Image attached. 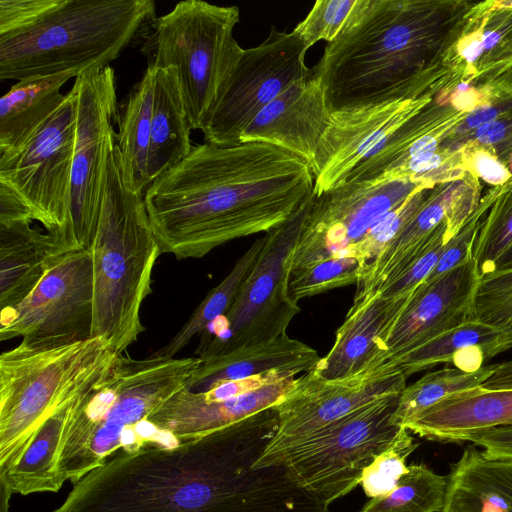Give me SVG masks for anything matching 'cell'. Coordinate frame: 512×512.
I'll list each match as a JSON object with an SVG mask.
<instances>
[{
	"label": "cell",
	"mask_w": 512,
	"mask_h": 512,
	"mask_svg": "<svg viewBox=\"0 0 512 512\" xmlns=\"http://www.w3.org/2000/svg\"><path fill=\"white\" fill-rule=\"evenodd\" d=\"M278 423L274 406L173 448L120 451L52 512H329L285 466L254 468Z\"/></svg>",
	"instance_id": "1"
},
{
	"label": "cell",
	"mask_w": 512,
	"mask_h": 512,
	"mask_svg": "<svg viewBox=\"0 0 512 512\" xmlns=\"http://www.w3.org/2000/svg\"><path fill=\"white\" fill-rule=\"evenodd\" d=\"M311 167L275 146L199 144L144 193L161 254L202 258L287 221L314 190Z\"/></svg>",
	"instance_id": "2"
},
{
	"label": "cell",
	"mask_w": 512,
	"mask_h": 512,
	"mask_svg": "<svg viewBox=\"0 0 512 512\" xmlns=\"http://www.w3.org/2000/svg\"><path fill=\"white\" fill-rule=\"evenodd\" d=\"M475 2L357 0L314 73L331 113L436 95L442 61Z\"/></svg>",
	"instance_id": "3"
},
{
	"label": "cell",
	"mask_w": 512,
	"mask_h": 512,
	"mask_svg": "<svg viewBox=\"0 0 512 512\" xmlns=\"http://www.w3.org/2000/svg\"><path fill=\"white\" fill-rule=\"evenodd\" d=\"M156 19L152 0H0V79L102 70Z\"/></svg>",
	"instance_id": "4"
},
{
	"label": "cell",
	"mask_w": 512,
	"mask_h": 512,
	"mask_svg": "<svg viewBox=\"0 0 512 512\" xmlns=\"http://www.w3.org/2000/svg\"><path fill=\"white\" fill-rule=\"evenodd\" d=\"M198 357L134 359L118 354L72 403L61 442L60 481L74 484L118 451L148 446L173 448L181 442L148 418L186 383Z\"/></svg>",
	"instance_id": "5"
},
{
	"label": "cell",
	"mask_w": 512,
	"mask_h": 512,
	"mask_svg": "<svg viewBox=\"0 0 512 512\" xmlns=\"http://www.w3.org/2000/svg\"><path fill=\"white\" fill-rule=\"evenodd\" d=\"M92 338L123 354L145 330L140 309L151 294L152 272L161 254L144 195L127 184L117 145L111 151L96 235Z\"/></svg>",
	"instance_id": "6"
},
{
	"label": "cell",
	"mask_w": 512,
	"mask_h": 512,
	"mask_svg": "<svg viewBox=\"0 0 512 512\" xmlns=\"http://www.w3.org/2000/svg\"><path fill=\"white\" fill-rule=\"evenodd\" d=\"M116 354L100 337L52 349L19 343L0 355V473L40 426L85 390Z\"/></svg>",
	"instance_id": "7"
},
{
	"label": "cell",
	"mask_w": 512,
	"mask_h": 512,
	"mask_svg": "<svg viewBox=\"0 0 512 512\" xmlns=\"http://www.w3.org/2000/svg\"><path fill=\"white\" fill-rule=\"evenodd\" d=\"M239 21L237 6L184 0L157 17L142 43L147 68L176 69L192 129L201 130L241 58Z\"/></svg>",
	"instance_id": "8"
},
{
	"label": "cell",
	"mask_w": 512,
	"mask_h": 512,
	"mask_svg": "<svg viewBox=\"0 0 512 512\" xmlns=\"http://www.w3.org/2000/svg\"><path fill=\"white\" fill-rule=\"evenodd\" d=\"M399 395L378 398L291 444L264 451L254 468L285 466L299 487L328 507L360 484L363 470L393 441L400 427L390 420Z\"/></svg>",
	"instance_id": "9"
},
{
	"label": "cell",
	"mask_w": 512,
	"mask_h": 512,
	"mask_svg": "<svg viewBox=\"0 0 512 512\" xmlns=\"http://www.w3.org/2000/svg\"><path fill=\"white\" fill-rule=\"evenodd\" d=\"M309 199L287 221L265 233L264 246L234 303L201 333L195 357L209 359L286 333L301 311L290 291V276Z\"/></svg>",
	"instance_id": "10"
},
{
	"label": "cell",
	"mask_w": 512,
	"mask_h": 512,
	"mask_svg": "<svg viewBox=\"0 0 512 512\" xmlns=\"http://www.w3.org/2000/svg\"><path fill=\"white\" fill-rule=\"evenodd\" d=\"M77 117L71 167L69 214L62 234L54 238L56 256L91 248L99 222L107 165L116 144L115 73L108 66L77 76Z\"/></svg>",
	"instance_id": "11"
},
{
	"label": "cell",
	"mask_w": 512,
	"mask_h": 512,
	"mask_svg": "<svg viewBox=\"0 0 512 512\" xmlns=\"http://www.w3.org/2000/svg\"><path fill=\"white\" fill-rule=\"evenodd\" d=\"M94 272L92 249L49 260L34 290L17 306L1 310L0 340L21 337L32 349H52L92 338Z\"/></svg>",
	"instance_id": "12"
},
{
	"label": "cell",
	"mask_w": 512,
	"mask_h": 512,
	"mask_svg": "<svg viewBox=\"0 0 512 512\" xmlns=\"http://www.w3.org/2000/svg\"><path fill=\"white\" fill-rule=\"evenodd\" d=\"M308 48L293 31L272 26L258 46L244 49L211 115L201 131L206 143L241 144L240 136L254 118L294 82L313 74Z\"/></svg>",
	"instance_id": "13"
},
{
	"label": "cell",
	"mask_w": 512,
	"mask_h": 512,
	"mask_svg": "<svg viewBox=\"0 0 512 512\" xmlns=\"http://www.w3.org/2000/svg\"><path fill=\"white\" fill-rule=\"evenodd\" d=\"M436 184L409 179L343 183L312 192L292 261L298 271L328 258L350 257L368 231L411 195Z\"/></svg>",
	"instance_id": "14"
},
{
	"label": "cell",
	"mask_w": 512,
	"mask_h": 512,
	"mask_svg": "<svg viewBox=\"0 0 512 512\" xmlns=\"http://www.w3.org/2000/svg\"><path fill=\"white\" fill-rule=\"evenodd\" d=\"M77 117L76 90L14 155L0 159V182L12 188L54 238L69 214Z\"/></svg>",
	"instance_id": "15"
},
{
	"label": "cell",
	"mask_w": 512,
	"mask_h": 512,
	"mask_svg": "<svg viewBox=\"0 0 512 512\" xmlns=\"http://www.w3.org/2000/svg\"><path fill=\"white\" fill-rule=\"evenodd\" d=\"M406 379L386 364L338 380L322 379L313 370L303 373L275 406L278 429L265 451L306 437L378 398L399 395L407 386Z\"/></svg>",
	"instance_id": "16"
},
{
	"label": "cell",
	"mask_w": 512,
	"mask_h": 512,
	"mask_svg": "<svg viewBox=\"0 0 512 512\" xmlns=\"http://www.w3.org/2000/svg\"><path fill=\"white\" fill-rule=\"evenodd\" d=\"M481 275L473 257L420 285L378 342L380 365L475 318Z\"/></svg>",
	"instance_id": "17"
},
{
	"label": "cell",
	"mask_w": 512,
	"mask_h": 512,
	"mask_svg": "<svg viewBox=\"0 0 512 512\" xmlns=\"http://www.w3.org/2000/svg\"><path fill=\"white\" fill-rule=\"evenodd\" d=\"M425 94L378 106L331 113L330 125L314 154L313 193L340 186L346 177L390 135L419 113L434 98Z\"/></svg>",
	"instance_id": "18"
},
{
	"label": "cell",
	"mask_w": 512,
	"mask_h": 512,
	"mask_svg": "<svg viewBox=\"0 0 512 512\" xmlns=\"http://www.w3.org/2000/svg\"><path fill=\"white\" fill-rule=\"evenodd\" d=\"M481 190L479 179L469 171L436 184L398 236L361 272L355 296L379 291L397 277L427 247L446 218L457 234L479 205Z\"/></svg>",
	"instance_id": "19"
},
{
	"label": "cell",
	"mask_w": 512,
	"mask_h": 512,
	"mask_svg": "<svg viewBox=\"0 0 512 512\" xmlns=\"http://www.w3.org/2000/svg\"><path fill=\"white\" fill-rule=\"evenodd\" d=\"M512 425V360L500 363L478 386L449 396L404 428L438 442H468L479 432Z\"/></svg>",
	"instance_id": "20"
},
{
	"label": "cell",
	"mask_w": 512,
	"mask_h": 512,
	"mask_svg": "<svg viewBox=\"0 0 512 512\" xmlns=\"http://www.w3.org/2000/svg\"><path fill=\"white\" fill-rule=\"evenodd\" d=\"M330 121L322 84L313 70L311 76L294 82L270 102L242 132L240 143L275 146L311 167Z\"/></svg>",
	"instance_id": "21"
},
{
	"label": "cell",
	"mask_w": 512,
	"mask_h": 512,
	"mask_svg": "<svg viewBox=\"0 0 512 512\" xmlns=\"http://www.w3.org/2000/svg\"><path fill=\"white\" fill-rule=\"evenodd\" d=\"M296 376L268 384L247 394L221 401H206L183 387L148 420L180 442L195 439L240 422L279 404L295 387Z\"/></svg>",
	"instance_id": "22"
},
{
	"label": "cell",
	"mask_w": 512,
	"mask_h": 512,
	"mask_svg": "<svg viewBox=\"0 0 512 512\" xmlns=\"http://www.w3.org/2000/svg\"><path fill=\"white\" fill-rule=\"evenodd\" d=\"M442 66L461 83L475 85L512 67V1L475 2Z\"/></svg>",
	"instance_id": "23"
},
{
	"label": "cell",
	"mask_w": 512,
	"mask_h": 512,
	"mask_svg": "<svg viewBox=\"0 0 512 512\" xmlns=\"http://www.w3.org/2000/svg\"><path fill=\"white\" fill-rule=\"evenodd\" d=\"M467 113L455 109L445 94H437L419 113L399 127L343 183H382L397 180L411 161L434 154ZM342 183V184H343Z\"/></svg>",
	"instance_id": "24"
},
{
	"label": "cell",
	"mask_w": 512,
	"mask_h": 512,
	"mask_svg": "<svg viewBox=\"0 0 512 512\" xmlns=\"http://www.w3.org/2000/svg\"><path fill=\"white\" fill-rule=\"evenodd\" d=\"M409 298L388 301L379 291L355 296L334 344L311 370L322 379L338 380L381 366L378 341Z\"/></svg>",
	"instance_id": "25"
},
{
	"label": "cell",
	"mask_w": 512,
	"mask_h": 512,
	"mask_svg": "<svg viewBox=\"0 0 512 512\" xmlns=\"http://www.w3.org/2000/svg\"><path fill=\"white\" fill-rule=\"evenodd\" d=\"M320 358L317 350L283 333L271 340L201 360L185 388L194 393H203L228 381L246 379L273 370L305 373Z\"/></svg>",
	"instance_id": "26"
},
{
	"label": "cell",
	"mask_w": 512,
	"mask_h": 512,
	"mask_svg": "<svg viewBox=\"0 0 512 512\" xmlns=\"http://www.w3.org/2000/svg\"><path fill=\"white\" fill-rule=\"evenodd\" d=\"M511 348L512 329L474 318L384 364L406 377L442 363L475 372Z\"/></svg>",
	"instance_id": "27"
},
{
	"label": "cell",
	"mask_w": 512,
	"mask_h": 512,
	"mask_svg": "<svg viewBox=\"0 0 512 512\" xmlns=\"http://www.w3.org/2000/svg\"><path fill=\"white\" fill-rule=\"evenodd\" d=\"M441 512H512V458L468 446L450 467Z\"/></svg>",
	"instance_id": "28"
},
{
	"label": "cell",
	"mask_w": 512,
	"mask_h": 512,
	"mask_svg": "<svg viewBox=\"0 0 512 512\" xmlns=\"http://www.w3.org/2000/svg\"><path fill=\"white\" fill-rule=\"evenodd\" d=\"M22 220L0 224V307L19 305L44 276L56 257L53 236Z\"/></svg>",
	"instance_id": "29"
},
{
	"label": "cell",
	"mask_w": 512,
	"mask_h": 512,
	"mask_svg": "<svg viewBox=\"0 0 512 512\" xmlns=\"http://www.w3.org/2000/svg\"><path fill=\"white\" fill-rule=\"evenodd\" d=\"M73 73L19 80L0 101V159L17 153L62 105V86Z\"/></svg>",
	"instance_id": "30"
},
{
	"label": "cell",
	"mask_w": 512,
	"mask_h": 512,
	"mask_svg": "<svg viewBox=\"0 0 512 512\" xmlns=\"http://www.w3.org/2000/svg\"><path fill=\"white\" fill-rule=\"evenodd\" d=\"M150 69L154 72L148 162L151 184L189 154L193 129L176 69Z\"/></svg>",
	"instance_id": "31"
},
{
	"label": "cell",
	"mask_w": 512,
	"mask_h": 512,
	"mask_svg": "<svg viewBox=\"0 0 512 512\" xmlns=\"http://www.w3.org/2000/svg\"><path fill=\"white\" fill-rule=\"evenodd\" d=\"M73 400L53 413L32 436L18 460L0 473V482L13 493L26 496L61 489L57 462Z\"/></svg>",
	"instance_id": "32"
},
{
	"label": "cell",
	"mask_w": 512,
	"mask_h": 512,
	"mask_svg": "<svg viewBox=\"0 0 512 512\" xmlns=\"http://www.w3.org/2000/svg\"><path fill=\"white\" fill-rule=\"evenodd\" d=\"M153 78V70L147 68L140 81L131 88L117 118L116 145L121 155L124 178L133 191L143 195L150 185L148 162Z\"/></svg>",
	"instance_id": "33"
},
{
	"label": "cell",
	"mask_w": 512,
	"mask_h": 512,
	"mask_svg": "<svg viewBox=\"0 0 512 512\" xmlns=\"http://www.w3.org/2000/svg\"><path fill=\"white\" fill-rule=\"evenodd\" d=\"M264 241V236L254 241L237 259L226 277L207 293L180 330L167 344L153 352L152 356L174 358L195 335L201 334L212 322L228 312L243 282L251 272L264 246Z\"/></svg>",
	"instance_id": "34"
},
{
	"label": "cell",
	"mask_w": 512,
	"mask_h": 512,
	"mask_svg": "<svg viewBox=\"0 0 512 512\" xmlns=\"http://www.w3.org/2000/svg\"><path fill=\"white\" fill-rule=\"evenodd\" d=\"M497 365H485L475 372H464L446 366L426 373L400 393L396 409L391 416V423L404 427L443 399L478 386L495 371Z\"/></svg>",
	"instance_id": "35"
},
{
	"label": "cell",
	"mask_w": 512,
	"mask_h": 512,
	"mask_svg": "<svg viewBox=\"0 0 512 512\" xmlns=\"http://www.w3.org/2000/svg\"><path fill=\"white\" fill-rule=\"evenodd\" d=\"M448 475H440L425 464H411L390 493L370 499L360 512H441Z\"/></svg>",
	"instance_id": "36"
},
{
	"label": "cell",
	"mask_w": 512,
	"mask_h": 512,
	"mask_svg": "<svg viewBox=\"0 0 512 512\" xmlns=\"http://www.w3.org/2000/svg\"><path fill=\"white\" fill-rule=\"evenodd\" d=\"M512 246V189L499 187L496 200L482 219L472 257L481 278L496 270L500 258Z\"/></svg>",
	"instance_id": "37"
},
{
	"label": "cell",
	"mask_w": 512,
	"mask_h": 512,
	"mask_svg": "<svg viewBox=\"0 0 512 512\" xmlns=\"http://www.w3.org/2000/svg\"><path fill=\"white\" fill-rule=\"evenodd\" d=\"M412 433L400 427L393 441L363 470L360 485L370 499L390 493L408 472L407 458L417 449Z\"/></svg>",
	"instance_id": "38"
},
{
	"label": "cell",
	"mask_w": 512,
	"mask_h": 512,
	"mask_svg": "<svg viewBox=\"0 0 512 512\" xmlns=\"http://www.w3.org/2000/svg\"><path fill=\"white\" fill-rule=\"evenodd\" d=\"M360 273L361 265L355 258H328L291 272L290 291L299 301L332 289L357 284Z\"/></svg>",
	"instance_id": "39"
},
{
	"label": "cell",
	"mask_w": 512,
	"mask_h": 512,
	"mask_svg": "<svg viewBox=\"0 0 512 512\" xmlns=\"http://www.w3.org/2000/svg\"><path fill=\"white\" fill-rule=\"evenodd\" d=\"M433 187L415 192L402 204L383 216L368 231L353 252V258L360 262L361 272L398 236L421 207Z\"/></svg>",
	"instance_id": "40"
},
{
	"label": "cell",
	"mask_w": 512,
	"mask_h": 512,
	"mask_svg": "<svg viewBox=\"0 0 512 512\" xmlns=\"http://www.w3.org/2000/svg\"><path fill=\"white\" fill-rule=\"evenodd\" d=\"M447 220H443L436 228L428 246L397 277L379 290L384 299L398 301L411 296L431 273L448 242L455 236Z\"/></svg>",
	"instance_id": "41"
},
{
	"label": "cell",
	"mask_w": 512,
	"mask_h": 512,
	"mask_svg": "<svg viewBox=\"0 0 512 512\" xmlns=\"http://www.w3.org/2000/svg\"><path fill=\"white\" fill-rule=\"evenodd\" d=\"M475 318L512 329V267L481 278L475 298Z\"/></svg>",
	"instance_id": "42"
},
{
	"label": "cell",
	"mask_w": 512,
	"mask_h": 512,
	"mask_svg": "<svg viewBox=\"0 0 512 512\" xmlns=\"http://www.w3.org/2000/svg\"><path fill=\"white\" fill-rule=\"evenodd\" d=\"M357 0H317L294 28L309 49L319 41L332 42L342 31Z\"/></svg>",
	"instance_id": "43"
},
{
	"label": "cell",
	"mask_w": 512,
	"mask_h": 512,
	"mask_svg": "<svg viewBox=\"0 0 512 512\" xmlns=\"http://www.w3.org/2000/svg\"><path fill=\"white\" fill-rule=\"evenodd\" d=\"M466 146L485 148L506 164L512 152V112L459 139L441 143L440 150L457 153Z\"/></svg>",
	"instance_id": "44"
},
{
	"label": "cell",
	"mask_w": 512,
	"mask_h": 512,
	"mask_svg": "<svg viewBox=\"0 0 512 512\" xmlns=\"http://www.w3.org/2000/svg\"><path fill=\"white\" fill-rule=\"evenodd\" d=\"M460 151L464 168L491 187H501L512 179L506 164L491 151L476 146H466Z\"/></svg>",
	"instance_id": "45"
},
{
	"label": "cell",
	"mask_w": 512,
	"mask_h": 512,
	"mask_svg": "<svg viewBox=\"0 0 512 512\" xmlns=\"http://www.w3.org/2000/svg\"><path fill=\"white\" fill-rule=\"evenodd\" d=\"M468 442L482 447V452L488 458H512V425L476 433L468 439Z\"/></svg>",
	"instance_id": "46"
},
{
	"label": "cell",
	"mask_w": 512,
	"mask_h": 512,
	"mask_svg": "<svg viewBox=\"0 0 512 512\" xmlns=\"http://www.w3.org/2000/svg\"><path fill=\"white\" fill-rule=\"evenodd\" d=\"M22 220L35 221L31 211L17 193L0 182V224Z\"/></svg>",
	"instance_id": "47"
},
{
	"label": "cell",
	"mask_w": 512,
	"mask_h": 512,
	"mask_svg": "<svg viewBox=\"0 0 512 512\" xmlns=\"http://www.w3.org/2000/svg\"><path fill=\"white\" fill-rule=\"evenodd\" d=\"M14 494L11 489L0 482V512H9V501L10 498Z\"/></svg>",
	"instance_id": "48"
},
{
	"label": "cell",
	"mask_w": 512,
	"mask_h": 512,
	"mask_svg": "<svg viewBox=\"0 0 512 512\" xmlns=\"http://www.w3.org/2000/svg\"><path fill=\"white\" fill-rule=\"evenodd\" d=\"M512 267V246L509 250L500 258L496 265V270L506 269ZM495 270V271H496Z\"/></svg>",
	"instance_id": "49"
},
{
	"label": "cell",
	"mask_w": 512,
	"mask_h": 512,
	"mask_svg": "<svg viewBox=\"0 0 512 512\" xmlns=\"http://www.w3.org/2000/svg\"><path fill=\"white\" fill-rule=\"evenodd\" d=\"M504 190L512 189V179L505 185L501 186Z\"/></svg>",
	"instance_id": "50"
}]
</instances>
